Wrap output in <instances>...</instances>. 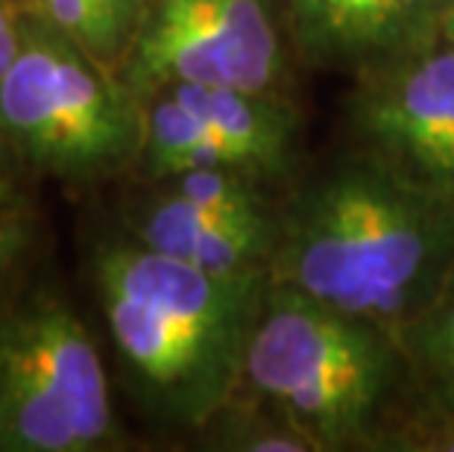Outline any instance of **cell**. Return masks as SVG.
<instances>
[{"label":"cell","instance_id":"cell-4","mask_svg":"<svg viewBox=\"0 0 454 452\" xmlns=\"http://www.w3.org/2000/svg\"><path fill=\"white\" fill-rule=\"evenodd\" d=\"M0 139L33 177L98 186L135 170L144 100L27 9L21 44L0 83Z\"/></svg>","mask_w":454,"mask_h":452},{"label":"cell","instance_id":"cell-1","mask_svg":"<svg viewBox=\"0 0 454 452\" xmlns=\"http://www.w3.org/2000/svg\"><path fill=\"white\" fill-rule=\"evenodd\" d=\"M454 271V206L346 147L282 194L270 282L399 335Z\"/></svg>","mask_w":454,"mask_h":452},{"label":"cell","instance_id":"cell-14","mask_svg":"<svg viewBox=\"0 0 454 452\" xmlns=\"http://www.w3.org/2000/svg\"><path fill=\"white\" fill-rule=\"evenodd\" d=\"M375 452H454V417L404 406L381 432Z\"/></svg>","mask_w":454,"mask_h":452},{"label":"cell","instance_id":"cell-16","mask_svg":"<svg viewBox=\"0 0 454 452\" xmlns=\"http://www.w3.org/2000/svg\"><path fill=\"white\" fill-rule=\"evenodd\" d=\"M30 177L33 174L24 168V162L0 139V220L30 209V194H27Z\"/></svg>","mask_w":454,"mask_h":452},{"label":"cell","instance_id":"cell-17","mask_svg":"<svg viewBox=\"0 0 454 452\" xmlns=\"http://www.w3.org/2000/svg\"><path fill=\"white\" fill-rule=\"evenodd\" d=\"M27 21V4L24 0H0V83L12 65L18 44H21Z\"/></svg>","mask_w":454,"mask_h":452},{"label":"cell","instance_id":"cell-12","mask_svg":"<svg viewBox=\"0 0 454 452\" xmlns=\"http://www.w3.org/2000/svg\"><path fill=\"white\" fill-rule=\"evenodd\" d=\"M27 9L118 74L147 15L150 0H24Z\"/></svg>","mask_w":454,"mask_h":452},{"label":"cell","instance_id":"cell-3","mask_svg":"<svg viewBox=\"0 0 454 452\" xmlns=\"http://www.w3.org/2000/svg\"><path fill=\"white\" fill-rule=\"evenodd\" d=\"M285 411L317 452H375L411 400L399 335L270 282L244 382Z\"/></svg>","mask_w":454,"mask_h":452},{"label":"cell","instance_id":"cell-11","mask_svg":"<svg viewBox=\"0 0 454 452\" xmlns=\"http://www.w3.org/2000/svg\"><path fill=\"white\" fill-rule=\"evenodd\" d=\"M411 368V408L454 417V271L399 332Z\"/></svg>","mask_w":454,"mask_h":452},{"label":"cell","instance_id":"cell-13","mask_svg":"<svg viewBox=\"0 0 454 452\" xmlns=\"http://www.w3.org/2000/svg\"><path fill=\"white\" fill-rule=\"evenodd\" d=\"M200 432L226 452H317L302 429L253 388L240 385Z\"/></svg>","mask_w":454,"mask_h":452},{"label":"cell","instance_id":"cell-15","mask_svg":"<svg viewBox=\"0 0 454 452\" xmlns=\"http://www.w3.org/2000/svg\"><path fill=\"white\" fill-rule=\"evenodd\" d=\"M35 247V220L27 211L0 220V305L18 291V279H21L30 253Z\"/></svg>","mask_w":454,"mask_h":452},{"label":"cell","instance_id":"cell-5","mask_svg":"<svg viewBox=\"0 0 454 452\" xmlns=\"http://www.w3.org/2000/svg\"><path fill=\"white\" fill-rule=\"evenodd\" d=\"M299 150L302 121L282 91L182 83L144 100L135 174L159 182L185 170L229 168L287 191L299 174Z\"/></svg>","mask_w":454,"mask_h":452},{"label":"cell","instance_id":"cell-2","mask_svg":"<svg viewBox=\"0 0 454 452\" xmlns=\"http://www.w3.org/2000/svg\"><path fill=\"white\" fill-rule=\"evenodd\" d=\"M91 282L135 397L200 432L244 382L270 271H200L121 233L91 250Z\"/></svg>","mask_w":454,"mask_h":452},{"label":"cell","instance_id":"cell-9","mask_svg":"<svg viewBox=\"0 0 454 452\" xmlns=\"http://www.w3.org/2000/svg\"><path fill=\"white\" fill-rule=\"evenodd\" d=\"M278 209L258 215H226L185 203L153 186V194L129 211L123 233L200 271L253 274L270 271L278 242Z\"/></svg>","mask_w":454,"mask_h":452},{"label":"cell","instance_id":"cell-7","mask_svg":"<svg viewBox=\"0 0 454 452\" xmlns=\"http://www.w3.org/2000/svg\"><path fill=\"white\" fill-rule=\"evenodd\" d=\"M343 123L352 147L454 206V44L352 76Z\"/></svg>","mask_w":454,"mask_h":452},{"label":"cell","instance_id":"cell-8","mask_svg":"<svg viewBox=\"0 0 454 452\" xmlns=\"http://www.w3.org/2000/svg\"><path fill=\"white\" fill-rule=\"evenodd\" d=\"M0 326L51 385L80 432L85 452L112 447L114 408L109 377L89 326L56 288L18 291L0 305Z\"/></svg>","mask_w":454,"mask_h":452},{"label":"cell","instance_id":"cell-18","mask_svg":"<svg viewBox=\"0 0 454 452\" xmlns=\"http://www.w3.org/2000/svg\"><path fill=\"white\" fill-rule=\"evenodd\" d=\"M442 42L454 44V0H449L446 18H442Z\"/></svg>","mask_w":454,"mask_h":452},{"label":"cell","instance_id":"cell-10","mask_svg":"<svg viewBox=\"0 0 454 452\" xmlns=\"http://www.w3.org/2000/svg\"><path fill=\"white\" fill-rule=\"evenodd\" d=\"M0 452H85V444L30 359L0 326Z\"/></svg>","mask_w":454,"mask_h":452},{"label":"cell","instance_id":"cell-6","mask_svg":"<svg viewBox=\"0 0 454 452\" xmlns=\"http://www.w3.org/2000/svg\"><path fill=\"white\" fill-rule=\"evenodd\" d=\"M291 59L278 0H150L118 76L141 100L182 83L282 91Z\"/></svg>","mask_w":454,"mask_h":452}]
</instances>
